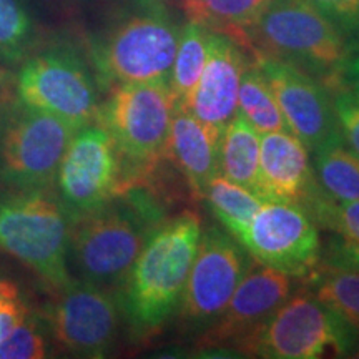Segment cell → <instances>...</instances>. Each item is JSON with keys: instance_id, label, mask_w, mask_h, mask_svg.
<instances>
[{"instance_id": "9c48e42d", "label": "cell", "mask_w": 359, "mask_h": 359, "mask_svg": "<svg viewBox=\"0 0 359 359\" xmlns=\"http://www.w3.org/2000/svg\"><path fill=\"white\" fill-rule=\"evenodd\" d=\"M57 198L74 224L127 190L123 163L109 130L93 120L74 133L57 172Z\"/></svg>"}, {"instance_id": "9a60e30c", "label": "cell", "mask_w": 359, "mask_h": 359, "mask_svg": "<svg viewBox=\"0 0 359 359\" xmlns=\"http://www.w3.org/2000/svg\"><path fill=\"white\" fill-rule=\"evenodd\" d=\"M293 276L253 262L222 316L200 334V343L212 348H235L293 294Z\"/></svg>"}, {"instance_id": "83f0119b", "label": "cell", "mask_w": 359, "mask_h": 359, "mask_svg": "<svg viewBox=\"0 0 359 359\" xmlns=\"http://www.w3.org/2000/svg\"><path fill=\"white\" fill-rule=\"evenodd\" d=\"M48 353L47 330L32 313H27L0 343V359H43Z\"/></svg>"}, {"instance_id": "f546056e", "label": "cell", "mask_w": 359, "mask_h": 359, "mask_svg": "<svg viewBox=\"0 0 359 359\" xmlns=\"http://www.w3.org/2000/svg\"><path fill=\"white\" fill-rule=\"evenodd\" d=\"M333 107L344 142L359 155V95L343 85L334 87Z\"/></svg>"}, {"instance_id": "484cf974", "label": "cell", "mask_w": 359, "mask_h": 359, "mask_svg": "<svg viewBox=\"0 0 359 359\" xmlns=\"http://www.w3.org/2000/svg\"><path fill=\"white\" fill-rule=\"evenodd\" d=\"M302 205L318 226H323L344 243L359 250V200L339 201L331 198L321 190L318 182H314Z\"/></svg>"}, {"instance_id": "4dcf8cb0", "label": "cell", "mask_w": 359, "mask_h": 359, "mask_svg": "<svg viewBox=\"0 0 359 359\" xmlns=\"http://www.w3.org/2000/svg\"><path fill=\"white\" fill-rule=\"evenodd\" d=\"M29 313L27 304L20 294H2L0 293V343L6 336L19 325L22 318Z\"/></svg>"}, {"instance_id": "44dd1931", "label": "cell", "mask_w": 359, "mask_h": 359, "mask_svg": "<svg viewBox=\"0 0 359 359\" xmlns=\"http://www.w3.org/2000/svg\"><path fill=\"white\" fill-rule=\"evenodd\" d=\"M236 114L243 115L259 135L288 130L275 92L251 52L238 90Z\"/></svg>"}, {"instance_id": "836d02e7", "label": "cell", "mask_w": 359, "mask_h": 359, "mask_svg": "<svg viewBox=\"0 0 359 359\" xmlns=\"http://www.w3.org/2000/svg\"><path fill=\"white\" fill-rule=\"evenodd\" d=\"M0 293L2 294H20L19 288L15 286V283L8 280L7 276H4L2 271H0Z\"/></svg>"}, {"instance_id": "d590c367", "label": "cell", "mask_w": 359, "mask_h": 359, "mask_svg": "<svg viewBox=\"0 0 359 359\" xmlns=\"http://www.w3.org/2000/svg\"><path fill=\"white\" fill-rule=\"evenodd\" d=\"M358 353H359V351H358Z\"/></svg>"}, {"instance_id": "7a4b0ae2", "label": "cell", "mask_w": 359, "mask_h": 359, "mask_svg": "<svg viewBox=\"0 0 359 359\" xmlns=\"http://www.w3.org/2000/svg\"><path fill=\"white\" fill-rule=\"evenodd\" d=\"M161 222L163 213L154 198L128 187L72 224L69 262L80 280L118 288Z\"/></svg>"}, {"instance_id": "7402d4cb", "label": "cell", "mask_w": 359, "mask_h": 359, "mask_svg": "<svg viewBox=\"0 0 359 359\" xmlns=\"http://www.w3.org/2000/svg\"><path fill=\"white\" fill-rule=\"evenodd\" d=\"M269 2L271 0H185L182 4L190 20L241 42L245 30L257 22Z\"/></svg>"}, {"instance_id": "5bb4252c", "label": "cell", "mask_w": 359, "mask_h": 359, "mask_svg": "<svg viewBox=\"0 0 359 359\" xmlns=\"http://www.w3.org/2000/svg\"><path fill=\"white\" fill-rule=\"evenodd\" d=\"M251 53L275 92L286 127L311 154L341 137L333 97L325 83L278 58Z\"/></svg>"}, {"instance_id": "cb8c5ba5", "label": "cell", "mask_w": 359, "mask_h": 359, "mask_svg": "<svg viewBox=\"0 0 359 359\" xmlns=\"http://www.w3.org/2000/svg\"><path fill=\"white\" fill-rule=\"evenodd\" d=\"M208 27L190 20L180 30L178 47L170 72V87L178 102H185L198 82L208 57Z\"/></svg>"}, {"instance_id": "ffe728a7", "label": "cell", "mask_w": 359, "mask_h": 359, "mask_svg": "<svg viewBox=\"0 0 359 359\" xmlns=\"http://www.w3.org/2000/svg\"><path fill=\"white\" fill-rule=\"evenodd\" d=\"M313 155L314 178L326 195L339 201L359 200V155L343 135Z\"/></svg>"}, {"instance_id": "30bf717a", "label": "cell", "mask_w": 359, "mask_h": 359, "mask_svg": "<svg viewBox=\"0 0 359 359\" xmlns=\"http://www.w3.org/2000/svg\"><path fill=\"white\" fill-rule=\"evenodd\" d=\"M255 259L230 231L219 226L201 230L182 302L177 309L185 330L203 333L222 316Z\"/></svg>"}, {"instance_id": "ba28073f", "label": "cell", "mask_w": 359, "mask_h": 359, "mask_svg": "<svg viewBox=\"0 0 359 359\" xmlns=\"http://www.w3.org/2000/svg\"><path fill=\"white\" fill-rule=\"evenodd\" d=\"M178 25L161 4L150 2L114 29L95 45L98 80L103 85L170 79L177 53Z\"/></svg>"}, {"instance_id": "7c38bea8", "label": "cell", "mask_w": 359, "mask_h": 359, "mask_svg": "<svg viewBox=\"0 0 359 359\" xmlns=\"http://www.w3.org/2000/svg\"><path fill=\"white\" fill-rule=\"evenodd\" d=\"M238 241L255 262L293 278L308 280L320 268V226L293 201H264Z\"/></svg>"}, {"instance_id": "6da1fadb", "label": "cell", "mask_w": 359, "mask_h": 359, "mask_svg": "<svg viewBox=\"0 0 359 359\" xmlns=\"http://www.w3.org/2000/svg\"><path fill=\"white\" fill-rule=\"evenodd\" d=\"M201 230L198 215L183 212L150 233L115 294L135 339L156 334L177 313Z\"/></svg>"}, {"instance_id": "d6986e66", "label": "cell", "mask_w": 359, "mask_h": 359, "mask_svg": "<svg viewBox=\"0 0 359 359\" xmlns=\"http://www.w3.org/2000/svg\"><path fill=\"white\" fill-rule=\"evenodd\" d=\"M259 147L262 135L243 115L236 114L222 133L219 173L257 195H259Z\"/></svg>"}, {"instance_id": "5b68a950", "label": "cell", "mask_w": 359, "mask_h": 359, "mask_svg": "<svg viewBox=\"0 0 359 359\" xmlns=\"http://www.w3.org/2000/svg\"><path fill=\"white\" fill-rule=\"evenodd\" d=\"M70 231L72 219L57 195L13 191L0 196V250L55 290L74 280L69 266Z\"/></svg>"}, {"instance_id": "1f68e13d", "label": "cell", "mask_w": 359, "mask_h": 359, "mask_svg": "<svg viewBox=\"0 0 359 359\" xmlns=\"http://www.w3.org/2000/svg\"><path fill=\"white\" fill-rule=\"evenodd\" d=\"M339 85L353 90L354 93L359 95V50L356 53H353V55L349 57V60L346 62V65H344L339 77Z\"/></svg>"}, {"instance_id": "ac0fdd59", "label": "cell", "mask_w": 359, "mask_h": 359, "mask_svg": "<svg viewBox=\"0 0 359 359\" xmlns=\"http://www.w3.org/2000/svg\"><path fill=\"white\" fill-rule=\"evenodd\" d=\"M316 182L309 150L290 130L262 135L259 195L264 200L299 203Z\"/></svg>"}, {"instance_id": "52a82bcc", "label": "cell", "mask_w": 359, "mask_h": 359, "mask_svg": "<svg viewBox=\"0 0 359 359\" xmlns=\"http://www.w3.org/2000/svg\"><path fill=\"white\" fill-rule=\"evenodd\" d=\"M177 97L168 79L120 83L98 105L97 118L109 130L122 163L127 165L125 180L147 173L163 158Z\"/></svg>"}, {"instance_id": "603a6c76", "label": "cell", "mask_w": 359, "mask_h": 359, "mask_svg": "<svg viewBox=\"0 0 359 359\" xmlns=\"http://www.w3.org/2000/svg\"><path fill=\"white\" fill-rule=\"evenodd\" d=\"M203 200L224 230L230 231L236 240H240L251 219L266 201L248 188L224 178L222 173L212 180Z\"/></svg>"}, {"instance_id": "e0dca14e", "label": "cell", "mask_w": 359, "mask_h": 359, "mask_svg": "<svg viewBox=\"0 0 359 359\" xmlns=\"http://www.w3.org/2000/svg\"><path fill=\"white\" fill-rule=\"evenodd\" d=\"M222 133L177 103L163 156L173 161L196 198H205L206 188L219 173Z\"/></svg>"}, {"instance_id": "d6a6232c", "label": "cell", "mask_w": 359, "mask_h": 359, "mask_svg": "<svg viewBox=\"0 0 359 359\" xmlns=\"http://www.w3.org/2000/svg\"><path fill=\"white\" fill-rule=\"evenodd\" d=\"M12 85L13 79L11 77V74L0 65V102H4L8 95H12Z\"/></svg>"}, {"instance_id": "f1b7e54d", "label": "cell", "mask_w": 359, "mask_h": 359, "mask_svg": "<svg viewBox=\"0 0 359 359\" xmlns=\"http://www.w3.org/2000/svg\"><path fill=\"white\" fill-rule=\"evenodd\" d=\"M316 8L346 42L349 52L359 50V0H304Z\"/></svg>"}, {"instance_id": "8992f818", "label": "cell", "mask_w": 359, "mask_h": 359, "mask_svg": "<svg viewBox=\"0 0 359 359\" xmlns=\"http://www.w3.org/2000/svg\"><path fill=\"white\" fill-rule=\"evenodd\" d=\"M79 128L8 95L0 102V185L11 191H48Z\"/></svg>"}, {"instance_id": "2e32d148", "label": "cell", "mask_w": 359, "mask_h": 359, "mask_svg": "<svg viewBox=\"0 0 359 359\" xmlns=\"http://www.w3.org/2000/svg\"><path fill=\"white\" fill-rule=\"evenodd\" d=\"M248 60V48L212 30L203 72L187 100L180 103L208 127L223 132L238 111V90Z\"/></svg>"}, {"instance_id": "4fadbf2b", "label": "cell", "mask_w": 359, "mask_h": 359, "mask_svg": "<svg viewBox=\"0 0 359 359\" xmlns=\"http://www.w3.org/2000/svg\"><path fill=\"white\" fill-rule=\"evenodd\" d=\"M47 309L48 330L58 344L77 358L109 356L120 326V308L109 290L72 280Z\"/></svg>"}, {"instance_id": "e575fe53", "label": "cell", "mask_w": 359, "mask_h": 359, "mask_svg": "<svg viewBox=\"0 0 359 359\" xmlns=\"http://www.w3.org/2000/svg\"><path fill=\"white\" fill-rule=\"evenodd\" d=\"M182 2H185V0H182Z\"/></svg>"}, {"instance_id": "8fae6325", "label": "cell", "mask_w": 359, "mask_h": 359, "mask_svg": "<svg viewBox=\"0 0 359 359\" xmlns=\"http://www.w3.org/2000/svg\"><path fill=\"white\" fill-rule=\"evenodd\" d=\"M15 97L75 128L97 118V87L87 67L74 52L45 50L30 57L13 79Z\"/></svg>"}, {"instance_id": "277c9868", "label": "cell", "mask_w": 359, "mask_h": 359, "mask_svg": "<svg viewBox=\"0 0 359 359\" xmlns=\"http://www.w3.org/2000/svg\"><path fill=\"white\" fill-rule=\"evenodd\" d=\"M235 351L264 359H316L326 354L353 356L359 333L311 291L293 293Z\"/></svg>"}, {"instance_id": "3957f363", "label": "cell", "mask_w": 359, "mask_h": 359, "mask_svg": "<svg viewBox=\"0 0 359 359\" xmlns=\"http://www.w3.org/2000/svg\"><path fill=\"white\" fill-rule=\"evenodd\" d=\"M240 43L306 72L330 90L351 57L338 30L304 0H271Z\"/></svg>"}, {"instance_id": "d4e9b609", "label": "cell", "mask_w": 359, "mask_h": 359, "mask_svg": "<svg viewBox=\"0 0 359 359\" xmlns=\"http://www.w3.org/2000/svg\"><path fill=\"white\" fill-rule=\"evenodd\" d=\"M308 281L309 291L359 333V268L320 264Z\"/></svg>"}, {"instance_id": "4316f807", "label": "cell", "mask_w": 359, "mask_h": 359, "mask_svg": "<svg viewBox=\"0 0 359 359\" xmlns=\"http://www.w3.org/2000/svg\"><path fill=\"white\" fill-rule=\"evenodd\" d=\"M34 24L20 0H0V58L19 62L27 53Z\"/></svg>"}]
</instances>
